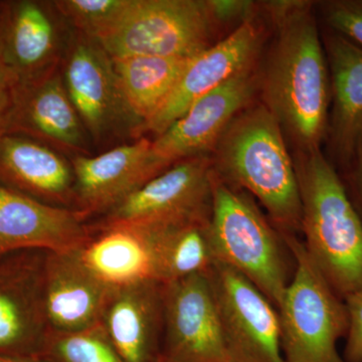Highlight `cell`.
I'll list each match as a JSON object with an SVG mask.
<instances>
[{"mask_svg":"<svg viewBox=\"0 0 362 362\" xmlns=\"http://www.w3.org/2000/svg\"><path fill=\"white\" fill-rule=\"evenodd\" d=\"M51 362H125L102 324L78 332H49L44 354Z\"/></svg>","mask_w":362,"mask_h":362,"instance_id":"obj_25","label":"cell"},{"mask_svg":"<svg viewBox=\"0 0 362 362\" xmlns=\"http://www.w3.org/2000/svg\"><path fill=\"white\" fill-rule=\"evenodd\" d=\"M213 175L211 156L177 162L128 195L100 225L168 226L209 221Z\"/></svg>","mask_w":362,"mask_h":362,"instance_id":"obj_7","label":"cell"},{"mask_svg":"<svg viewBox=\"0 0 362 362\" xmlns=\"http://www.w3.org/2000/svg\"><path fill=\"white\" fill-rule=\"evenodd\" d=\"M47 252L0 258V354L42 356L51 328L45 302Z\"/></svg>","mask_w":362,"mask_h":362,"instance_id":"obj_12","label":"cell"},{"mask_svg":"<svg viewBox=\"0 0 362 362\" xmlns=\"http://www.w3.org/2000/svg\"><path fill=\"white\" fill-rule=\"evenodd\" d=\"M0 183L51 206L75 207L70 159L25 136L0 138Z\"/></svg>","mask_w":362,"mask_h":362,"instance_id":"obj_20","label":"cell"},{"mask_svg":"<svg viewBox=\"0 0 362 362\" xmlns=\"http://www.w3.org/2000/svg\"><path fill=\"white\" fill-rule=\"evenodd\" d=\"M258 90L256 68L202 97L151 140L153 158L165 171L185 159L211 156L233 119L254 103Z\"/></svg>","mask_w":362,"mask_h":362,"instance_id":"obj_14","label":"cell"},{"mask_svg":"<svg viewBox=\"0 0 362 362\" xmlns=\"http://www.w3.org/2000/svg\"><path fill=\"white\" fill-rule=\"evenodd\" d=\"M330 78L326 153L339 173L346 168L362 130V49L320 26Z\"/></svg>","mask_w":362,"mask_h":362,"instance_id":"obj_19","label":"cell"},{"mask_svg":"<svg viewBox=\"0 0 362 362\" xmlns=\"http://www.w3.org/2000/svg\"><path fill=\"white\" fill-rule=\"evenodd\" d=\"M295 263L279 307L284 362H346L337 349L346 337V305L324 278L296 235L281 233Z\"/></svg>","mask_w":362,"mask_h":362,"instance_id":"obj_6","label":"cell"},{"mask_svg":"<svg viewBox=\"0 0 362 362\" xmlns=\"http://www.w3.org/2000/svg\"><path fill=\"white\" fill-rule=\"evenodd\" d=\"M0 362H51L45 356H14L0 354Z\"/></svg>","mask_w":362,"mask_h":362,"instance_id":"obj_31","label":"cell"},{"mask_svg":"<svg viewBox=\"0 0 362 362\" xmlns=\"http://www.w3.org/2000/svg\"><path fill=\"white\" fill-rule=\"evenodd\" d=\"M209 221L143 226L151 240L157 283L166 285L211 270L216 259L207 232Z\"/></svg>","mask_w":362,"mask_h":362,"instance_id":"obj_24","label":"cell"},{"mask_svg":"<svg viewBox=\"0 0 362 362\" xmlns=\"http://www.w3.org/2000/svg\"><path fill=\"white\" fill-rule=\"evenodd\" d=\"M54 1L0 2V65L20 86L61 68L70 37Z\"/></svg>","mask_w":362,"mask_h":362,"instance_id":"obj_13","label":"cell"},{"mask_svg":"<svg viewBox=\"0 0 362 362\" xmlns=\"http://www.w3.org/2000/svg\"><path fill=\"white\" fill-rule=\"evenodd\" d=\"M20 85L0 65V138L11 132Z\"/></svg>","mask_w":362,"mask_h":362,"instance_id":"obj_30","label":"cell"},{"mask_svg":"<svg viewBox=\"0 0 362 362\" xmlns=\"http://www.w3.org/2000/svg\"><path fill=\"white\" fill-rule=\"evenodd\" d=\"M259 13L223 37L206 51L188 61L182 75L168 101L156 116L139 130L158 136L182 116L202 97L230 78L258 66L265 49L267 26Z\"/></svg>","mask_w":362,"mask_h":362,"instance_id":"obj_10","label":"cell"},{"mask_svg":"<svg viewBox=\"0 0 362 362\" xmlns=\"http://www.w3.org/2000/svg\"><path fill=\"white\" fill-rule=\"evenodd\" d=\"M190 59L130 57L113 59L124 104L136 123L134 138L168 101Z\"/></svg>","mask_w":362,"mask_h":362,"instance_id":"obj_23","label":"cell"},{"mask_svg":"<svg viewBox=\"0 0 362 362\" xmlns=\"http://www.w3.org/2000/svg\"><path fill=\"white\" fill-rule=\"evenodd\" d=\"M259 6L274 28L257 66L259 102L277 119L294 151L322 148L330 78L314 1H267Z\"/></svg>","mask_w":362,"mask_h":362,"instance_id":"obj_1","label":"cell"},{"mask_svg":"<svg viewBox=\"0 0 362 362\" xmlns=\"http://www.w3.org/2000/svg\"><path fill=\"white\" fill-rule=\"evenodd\" d=\"M344 302L349 312V326L343 359L346 362H362V290L345 297Z\"/></svg>","mask_w":362,"mask_h":362,"instance_id":"obj_28","label":"cell"},{"mask_svg":"<svg viewBox=\"0 0 362 362\" xmlns=\"http://www.w3.org/2000/svg\"><path fill=\"white\" fill-rule=\"evenodd\" d=\"M75 175V209L84 220L107 214L128 195L163 173L151 140L141 137L99 156L70 158Z\"/></svg>","mask_w":362,"mask_h":362,"instance_id":"obj_15","label":"cell"},{"mask_svg":"<svg viewBox=\"0 0 362 362\" xmlns=\"http://www.w3.org/2000/svg\"><path fill=\"white\" fill-rule=\"evenodd\" d=\"M129 0H57L54 6L76 32L98 40L127 6Z\"/></svg>","mask_w":362,"mask_h":362,"instance_id":"obj_26","label":"cell"},{"mask_svg":"<svg viewBox=\"0 0 362 362\" xmlns=\"http://www.w3.org/2000/svg\"><path fill=\"white\" fill-rule=\"evenodd\" d=\"M314 8L320 26L362 49V0L314 1Z\"/></svg>","mask_w":362,"mask_h":362,"instance_id":"obj_27","label":"cell"},{"mask_svg":"<svg viewBox=\"0 0 362 362\" xmlns=\"http://www.w3.org/2000/svg\"><path fill=\"white\" fill-rule=\"evenodd\" d=\"M216 263L244 276L279 309L289 285L284 240L256 201L214 170L207 226Z\"/></svg>","mask_w":362,"mask_h":362,"instance_id":"obj_4","label":"cell"},{"mask_svg":"<svg viewBox=\"0 0 362 362\" xmlns=\"http://www.w3.org/2000/svg\"><path fill=\"white\" fill-rule=\"evenodd\" d=\"M338 175L341 178L350 201L362 218V130L349 164Z\"/></svg>","mask_w":362,"mask_h":362,"instance_id":"obj_29","label":"cell"},{"mask_svg":"<svg viewBox=\"0 0 362 362\" xmlns=\"http://www.w3.org/2000/svg\"><path fill=\"white\" fill-rule=\"evenodd\" d=\"M85 221L74 209L45 204L0 183V258L28 250L78 249L92 237Z\"/></svg>","mask_w":362,"mask_h":362,"instance_id":"obj_16","label":"cell"},{"mask_svg":"<svg viewBox=\"0 0 362 362\" xmlns=\"http://www.w3.org/2000/svg\"><path fill=\"white\" fill-rule=\"evenodd\" d=\"M233 362H284L278 309L256 286L223 264L207 273Z\"/></svg>","mask_w":362,"mask_h":362,"instance_id":"obj_8","label":"cell"},{"mask_svg":"<svg viewBox=\"0 0 362 362\" xmlns=\"http://www.w3.org/2000/svg\"><path fill=\"white\" fill-rule=\"evenodd\" d=\"M9 134L37 140L62 154L90 156V138L66 92L61 68L20 86Z\"/></svg>","mask_w":362,"mask_h":362,"instance_id":"obj_17","label":"cell"},{"mask_svg":"<svg viewBox=\"0 0 362 362\" xmlns=\"http://www.w3.org/2000/svg\"><path fill=\"white\" fill-rule=\"evenodd\" d=\"M162 298L158 362H233L207 274L162 285Z\"/></svg>","mask_w":362,"mask_h":362,"instance_id":"obj_9","label":"cell"},{"mask_svg":"<svg viewBox=\"0 0 362 362\" xmlns=\"http://www.w3.org/2000/svg\"><path fill=\"white\" fill-rule=\"evenodd\" d=\"M80 249L45 256V311L54 332H78L101 323L114 289L88 268Z\"/></svg>","mask_w":362,"mask_h":362,"instance_id":"obj_18","label":"cell"},{"mask_svg":"<svg viewBox=\"0 0 362 362\" xmlns=\"http://www.w3.org/2000/svg\"><path fill=\"white\" fill-rule=\"evenodd\" d=\"M305 249L342 299L362 290V218L322 148L294 151Z\"/></svg>","mask_w":362,"mask_h":362,"instance_id":"obj_3","label":"cell"},{"mask_svg":"<svg viewBox=\"0 0 362 362\" xmlns=\"http://www.w3.org/2000/svg\"><path fill=\"white\" fill-rule=\"evenodd\" d=\"M80 252L88 268L112 288L156 282L151 240L145 226L99 225V233L92 235Z\"/></svg>","mask_w":362,"mask_h":362,"instance_id":"obj_22","label":"cell"},{"mask_svg":"<svg viewBox=\"0 0 362 362\" xmlns=\"http://www.w3.org/2000/svg\"><path fill=\"white\" fill-rule=\"evenodd\" d=\"M223 28L213 0H129L96 42L113 59H192L220 42Z\"/></svg>","mask_w":362,"mask_h":362,"instance_id":"obj_5","label":"cell"},{"mask_svg":"<svg viewBox=\"0 0 362 362\" xmlns=\"http://www.w3.org/2000/svg\"><path fill=\"white\" fill-rule=\"evenodd\" d=\"M211 158L216 175L257 199L279 233H301L294 159L277 119L261 102L233 119Z\"/></svg>","mask_w":362,"mask_h":362,"instance_id":"obj_2","label":"cell"},{"mask_svg":"<svg viewBox=\"0 0 362 362\" xmlns=\"http://www.w3.org/2000/svg\"><path fill=\"white\" fill-rule=\"evenodd\" d=\"M61 74L90 141L103 142L125 127L134 137L137 126L124 104L113 61L99 42L76 30L71 33Z\"/></svg>","mask_w":362,"mask_h":362,"instance_id":"obj_11","label":"cell"},{"mask_svg":"<svg viewBox=\"0 0 362 362\" xmlns=\"http://www.w3.org/2000/svg\"><path fill=\"white\" fill-rule=\"evenodd\" d=\"M125 362H158L163 332L162 285L156 282L114 288L101 320Z\"/></svg>","mask_w":362,"mask_h":362,"instance_id":"obj_21","label":"cell"}]
</instances>
